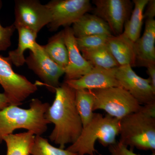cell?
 Returning a JSON list of instances; mask_svg holds the SVG:
<instances>
[{
    "label": "cell",
    "instance_id": "cell-23",
    "mask_svg": "<svg viewBox=\"0 0 155 155\" xmlns=\"http://www.w3.org/2000/svg\"><path fill=\"white\" fill-rule=\"evenodd\" d=\"M29 155H77L67 149L56 147L41 136H35Z\"/></svg>",
    "mask_w": 155,
    "mask_h": 155
},
{
    "label": "cell",
    "instance_id": "cell-14",
    "mask_svg": "<svg viewBox=\"0 0 155 155\" xmlns=\"http://www.w3.org/2000/svg\"><path fill=\"white\" fill-rule=\"evenodd\" d=\"M155 20L146 19L144 32L134 44V67H147L155 64Z\"/></svg>",
    "mask_w": 155,
    "mask_h": 155
},
{
    "label": "cell",
    "instance_id": "cell-11",
    "mask_svg": "<svg viewBox=\"0 0 155 155\" xmlns=\"http://www.w3.org/2000/svg\"><path fill=\"white\" fill-rule=\"evenodd\" d=\"M115 75L120 87L129 92L140 105L155 103V89L149 79L138 76L130 65L116 68Z\"/></svg>",
    "mask_w": 155,
    "mask_h": 155
},
{
    "label": "cell",
    "instance_id": "cell-26",
    "mask_svg": "<svg viewBox=\"0 0 155 155\" xmlns=\"http://www.w3.org/2000/svg\"><path fill=\"white\" fill-rule=\"evenodd\" d=\"M108 147L110 155H140L135 153L119 141ZM149 155H155V152H153L152 153Z\"/></svg>",
    "mask_w": 155,
    "mask_h": 155
},
{
    "label": "cell",
    "instance_id": "cell-16",
    "mask_svg": "<svg viewBox=\"0 0 155 155\" xmlns=\"http://www.w3.org/2000/svg\"><path fill=\"white\" fill-rule=\"evenodd\" d=\"M134 44L122 34L109 37L107 45L119 66L130 65L132 67L134 61Z\"/></svg>",
    "mask_w": 155,
    "mask_h": 155
},
{
    "label": "cell",
    "instance_id": "cell-24",
    "mask_svg": "<svg viewBox=\"0 0 155 155\" xmlns=\"http://www.w3.org/2000/svg\"><path fill=\"white\" fill-rule=\"evenodd\" d=\"M110 36L107 35H88L76 38V42L80 52L89 51L107 45Z\"/></svg>",
    "mask_w": 155,
    "mask_h": 155
},
{
    "label": "cell",
    "instance_id": "cell-29",
    "mask_svg": "<svg viewBox=\"0 0 155 155\" xmlns=\"http://www.w3.org/2000/svg\"><path fill=\"white\" fill-rule=\"evenodd\" d=\"M10 105V102L6 95L4 93H0V110H2Z\"/></svg>",
    "mask_w": 155,
    "mask_h": 155
},
{
    "label": "cell",
    "instance_id": "cell-20",
    "mask_svg": "<svg viewBox=\"0 0 155 155\" xmlns=\"http://www.w3.org/2000/svg\"><path fill=\"white\" fill-rule=\"evenodd\" d=\"M42 47L51 60L61 68L66 69L68 64V53L64 40V30L50 38L48 43Z\"/></svg>",
    "mask_w": 155,
    "mask_h": 155
},
{
    "label": "cell",
    "instance_id": "cell-1",
    "mask_svg": "<svg viewBox=\"0 0 155 155\" xmlns=\"http://www.w3.org/2000/svg\"><path fill=\"white\" fill-rule=\"evenodd\" d=\"M55 97L45 117L54 125L49 136L51 141L64 149L74 143L80 135L83 125L75 105V90L64 81L55 90Z\"/></svg>",
    "mask_w": 155,
    "mask_h": 155
},
{
    "label": "cell",
    "instance_id": "cell-10",
    "mask_svg": "<svg viewBox=\"0 0 155 155\" xmlns=\"http://www.w3.org/2000/svg\"><path fill=\"white\" fill-rule=\"evenodd\" d=\"M92 3L95 5V15L107 22L112 35L122 34L132 12L133 2L129 0H94Z\"/></svg>",
    "mask_w": 155,
    "mask_h": 155
},
{
    "label": "cell",
    "instance_id": "cell-25",
    "mask_svg": "<svg viewBox=\"0 0 155 155\" xmlns=\"http://www.w3.org/2000/svg\"><path fill=\"white\" fill-rule=\"evenodd\" d=\"M2 6V2L0 0V10ZM14 24L4 27L0 23V51H5L11 45V38L16 29Z\"/></svg>",
    "mask_w": 155,
    "mask_h": 155
},
{
    "label": "cell",
    "instance_id": "cell-6",
    "mask_svg": "<svg viewBox=\"0 0 155 155\" xmlns=\"http://www.w3.org/2000/svg\"><path fill=\"white\" fill-rule=\"evenodd\" d=\"M12 64L8 57L0 54V85L10 105L19 106L37 91V84L14 72Z\"/></svg>",
    "mask_w": 155,
    "mask_h": 155
},
{
    "label": "cell",
    "instance_id": "cell-19",
    "mask_svg": "<svg viewBox=\"0 0 155 155\" xmlns=\"http://www.w3.org/2000/svg\"><path fill=\"white\" fill-rule=\"evenodd\" d=\"M35 136L30 131L13 134L5 137L7 155H29Z\"/></svg>",
    "mask_w": 155,
    "mask_h": 155
},
{
    "label": "cell",
    "instance_id": "cell-8",
    "mask_svg": "<svg viewBox=\"0 0 155 155\" xmlns=\"http://www.w3.org/2000/svg\"><path fill=\"white\" fill-rule=\"evenodd\" d=\"M25 63L42 81L37 84L45 85L50 91L55 92V89L61 85L60 79L65 74V69L50 59L42 46L38 44L33 51H30Z\"/></svg>",
    "mask_w": 155,
    "mask_h": 155
},
{
    "label": "cell",
    "instance_id": "cell-28",
    "mask_svg": "<svg viewBox=\"0 0 155 155\" xmlns=\"http://www.w3.org/2000/svg\"><path fill=\"white\" fill-rule=\"evenodd\" d=\"M147 68V73L149 75L148 78L150 81L152 86L155 89V64L150 65Z\"/></svg>",
    "mask_w": 155,
    "mask_h": 155
},
{
    "label": "cell",
    "instance_id": "cell-3",
    "mask_svg": "<svg viewBox=\"0 0 155 155\" xmlns=\"http://www.w3.org/2000/svg\"><path fill=\"white\" fill-rule=\"evenodd\" d=\"M119 130L120 120L107 114L104 116L94 113L91 122L83 127L77 140L67 150L77 155H95L96 141L104 147L114 145L117 142Z\"/></svg>",
    "mask_w": 155,
    "mask_h": 155
},
{
    "label": "cell",
    "instance_id": "cell-15",
    "mask_svg": "<svg viewBox=\"0 0 155 155\" xmlns=\"http://www.w3.org/2000/svg\"><path fill=\"white\" fill-rule=\"evenodd\" d=\"M71 28L76 38L95 35H113L107 22L95 14H84Z\"/></svg>",
    "mask_w": 155,
    "mask_h": 155
},
{
    "label": "cell",
    "instance_id": "cell-12",
    "mask_svg": "<svg viewBox=\"0 0 155 155\" xmlns=\"http://www.w3.org/2000/svg\"><path fill=\"white\" fill-rule=\"evenodd\" d=\"M64 32L68 53V64L64 74L65 81L75 80L88 73L94 67L81 54L72 28L66 27Z\"/></svg>",
    "mask_w": 155,
    "mask_h": 155
},
{
    "label": "cell",
    "instance_id": "cell-21",
    "mask_svg": "<svg viewBox=\"0 0 155 155\" xmlns=\"http://www.w3.org/2000/svg\"><path fill=\"white\" fill-rule=\"evenodd\" d=\"M94 67L110 69L119 67L107 45L89 51L81 52Z\"/></svg>",
    "mask_w": 155,
    "mask_h": 155
},
{
    "label": "cell",
    "instance_id": "cell-13",
    "mask_svg": "<svg viewBox=\"0 0 155 155\" xmlns=\"http://www.w3.org/2000/svg\"><path fill=\"white\" fill-rule=\"evenodd\" d=\"M116 69L94 67L89 72L78 79L64 81L75 90H93L120 87L116 78Z\"/></svg>",
    "mask_w": 155,
    "mask_h": 155
},
{
    "label": "cell",
    "instance_id": "cell-18",
    "mask_svg": "<svg viewBox=\"0 0 155 155\" xmlns=\"http://www.w3.org/2000/svg\"><path fill=\"white\" fill-rule=\"evenodd\" d=\"M149 0H133L134 8L125 22L122 34L135 42L140 37L144 19V11Z\"/></svg>",
    "mask_w": 155,
    "mask_h": 155
},
{
    "label": "cell",
    "instance_id": "cell-2",
    "mask_svg": "<svg viewBox=\"0 0 155 155\" xmlns=\"http://www.w3.org/2000/svg\"><path fill=\"white\" fill-rule=\"evenodd\" d=\"M50 105L38 99L31 101L28 109L10 105L0 110V143L4 137L18 129H25L35 136H41L49 124L45 115Z\"/></svg>",
    "mask_w": 155,
    "mask_h": 155
},
{
    "label": "cell",
    "instance_id": "cell-7",
    "mask_svg": "<svg viewBox=\"0 0 155 155\" xmlns=\"http://www.w3.org/2000/svg\"><path fill=\"white\" fill-rule=\"evenodd\" d=\"M46 5L51 13V21L48 25L51 31L62 26L69 27L92 10L89 0H52Z\"/></svg>",
    "mask_w": 155,
    "mask_h": 155
},
{
    "label": "cell",
    "instance_id": "cell-9",
    "mask_svg": "<svg viewBox=\"0 0 155 155\" xmlns=\"http://www.w3.org/2000/svg\"><path fill=\"white\" fill-rule=\"evenodd\" d=\"M15 27L20 26L38 33L51 21L49 9L37 0H17L15 2Z\"/></svg>",
    "mask_w": 155,
    "mask_h": 155
},
{
    "label": "cell",
    "instance_id": "cell-22",
    "mask_svg": "<svg viewBox=\"0 0 155 155\" xmlns=\"http://www.w3.org/2000/svg\"><path fill=\"white\" fill-rule=\"evenodd\" d=\"M75 101L83 127H84L91 122L94 115V95L91 90H75Z\"/></svg>",
    "mask_w": 155,
    "mask_h": 155
},
{
    "label": "cell",
    "instance_id": "cell-5",
    "mask_svg": "<svg viewBox=\"0 0 155 155\" xmlns=\"http://www.w3.org/2000/svg\"><path fill=\"white\" fill-rule=\"evenodd\" d=\"M91 91L94 97V111L103 110L119 120L137 112L141 107L129 92L120 87Z\"/></svg>",
    "mask_w": 155,
    "mask_h": 155
},
{
    "label": "cell",
    "instance_id": "cell-27",
    "mask_svg": "<svg viewBox=\"0 0 155 155\" xmlns=\"http://www.w3.org/2000/svg\"><path fill=\"white\" fill-rule=\"evenodd\" d=\"M146 11L144 14V19H153L155 16V1L149 0L146 6Z\"/></svg>",
    "mask_w": 155,
    "mask_h": 155
},
{
    "label": "cell",
    "instance_id": "cell-30",
    "mask_svg": "<svg viewBox=\"0 0 155 155\" xmlns=\"http://www.w3.org/2000/svg\"><path fill=\"white\" fill-rule=\"evenodd\" d=\"M99 155H104L102 154H99Z\"/></svg>",
    "mask_w": 155,
    "mask_h": 155
},
{
    "label": "cell",
    "instance_id": "cell-4",
    "mask_svg": "<svg viewBox=\"0 0 155 155\" xmlns=\"http://www.w3.org/2000/svg\"><path fill=\"white\" fill-rule=\"evenodd\" d=\"M119 142L142 150H155V117L142 109L120 120Z\"/></svg>",
    "mask_w": 155,
    "mask_h": 155
},
{
    "label": "cell",
    "instance_id": "cell-17",
    "mask_svg": "<svg viewBox=\"0 0 155 155\" xmlns=\"http://www.w3.org/2000/svg\"><path fill=\"white\" fill-rule=\"evenodd\" d=\"M16 28L19 34L18 47L16 49L9 51L8 57L12 64L19 67L25 63L24 52L27 49L33 51L38 44L36 41L37 34L22 26H17Z\"/></svg>",
    "mask_w": 155,
    "mask_h": 155
}]
</instances>
